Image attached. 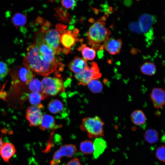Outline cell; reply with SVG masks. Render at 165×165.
Instances as JSON below:
<instances>
[{
	"label": "cell",
	"mask_w": 165,
	"mask_h": 165,
	"mask_svg": "<svg viewBox=\"0 0 165 165\" xmlns=\"http://www.w3.org/2000/svg\"><path fill=\"white\" fill-rule=\"evenodd\" d=\"M92 10L94 13L96 14H97L99 13V10L95 8H92Z\"/></svg>",
	"instance_id": "obj_36"
},
{
	"label": "cell",
	"mask_w": 165,
	"mask_h": 165,
	"mask_svg": "<svg viewBox=\"0 0 165 165\" xmlns=\"http://www.w3.org/2000/svg\"><path fill=\"white\" fill-rule=\"evenodd\" d=\"M145 140L150 144H153L156 142L159 139V134L156 130L153 129H148L145 131L144 135Z\"/></svg>",
	"instance_id": "obj_21"
},
{
	"label": "cell",
	"mask_w": 165,
	"mask_h": 165,
	"mask_svg": "<svg viewBox=\"0 0 165 165\" xmlns=\"http://www.w3.org/2000/svg\"><path fill=\"white\" fill-rule=\"evenodd\" d=\"M80 50H82V54L83 57L87 60H92L94 59L96 55V52L93 48H90L86 46L83 44L79 48Z\"/></svg>",
	"instance_id": "obj_23"
},
{
	"label": "cell",
	"mask_w": 165,
	"mask_h": 165,
	"mask_svg": "<svg viewBox=\"0 0 165 165\" xmlns=\"http://www.w3.org/2000/svg\"><path fill=\"white\" fill-rule=\"evenodd\" d=\"M122 44L120 39L109 38L104 42L103 46L109 53L114 55L120 52Z\"/></svg>",
	"instance_id": "obj_13"
},
{
	"label": "cell",
	"mask_w": 165,
	"mask_h": 165,
	"mask_svg": "<svg viewBox=\"0 0 165 165\" xmlns=\"http://www.w3.org/2000/svg\"><path fill=\"white\" fill-rule=\"evenodd\" d=\"M28 84L29 89L32 92L39 93L42 92L41 82L38 79L33 78Z\"/></svg>",
	"instance_id": "obj_26"
},
{
	"label": "cell",
	"mask_w": 165,
	"mask_h": 165,
	"mask_svg": "<svg viewBox=\"0 0 165 165\" xmlns=\"http://www.w3.org/2000/svg\"><path fill=\"white\" fill-rule=\"evenodd\" d=\"M140 70L143 74L148 75L155 74L156 72L155 65L153 63L149 62L144 63L141 66Z\"/></svg>",
	"instance_id": "obj_24"
},
{
	"label": "cell",
	"mask_w": 165,
	"mask_h": 165,
	"mask_svg": "<svg viewBox=\"0 0 165 165\" xmlns=\"http://www.w3.org/2000/svg\"><path fill=\"white\" fill-rule=\"evenodd\" d=\"M106 20V18L104 16H103L101 18L102 20L104 21V20Z\"/></svg>",
	"instance_id": "obj_40"
},
{
	"label": "cell",
	"mask_w": 165,
	"mask_h": 165,
	"mask_svg": "<svg viewBox=\"0 0 165 165\" xmlns=\"http://www.w3.org/2000/svg\"><path fill=\"white\" fill-rule=\"evenodd\" d=\"M88 67L87 61L78 57H75L68 65L69 69L75 74L81 72Z\"/></svg>",
	"instance_id": "obj_16"
},
{
	"label": "cell",
	"mask_w": 165,
	"mask_h": 165,
	"mask_svg": "<svg viewBox=\"0 0 165 165\" xmlns=\"http://www.w3.org/2000/svg\"><path fill=\"white\" fill-rule=\"evenodd\" d=\"M165 147L163 145L157 149L155 153L158 160L163 163L165 162Z\"/></svg>",
	"instance_id": "obj_30"
},
{
	"label": "cell",
	"mask_w": 165,
	"mask_h": 165,
	"mask_svg": "<svg viewBox=\"0 0 165 165\" xmlns=\"http://www.w3.org/2000/svg\"><path fill=\"white\" fill-rule=\"evenodd\" d=\"M94 18H90L89 20V21L90 23H93L94 22Z\"/></svg>",
	"instance_id": "obj_39"
},
{
	"label": "cell",
	"mask_w": 165,
	"mask_h": 165,
	"mask_svg": "<svg viewBox=\"0 0 165 165\" xmlns=\"http://www.w3.org/2000/svg\"><path fill=\"white\" fill-rule=\"evenodd\" d=\"M41 82L42 93L47 96L56 95L64 90L63 82L58 78L45 77Z\"/></svg>",
	"instance_id": "obj_5"
},
{
	"label": "cell",
	"mask_w": 165,
	"mask_h": 165,
	"mask_svg": "<svg viewBox=\"0 0 165 165\" xmlns=\"http://www.w3.org/2000/svg\"><path fill=\"white\" fill-rule=\"evenodd\" d=\"M131 119L135 125L143 129L145 127L147 119L145 113L142 110H137L134 111L131 114Z\"/></svg>",
	"instance_id": "obj_17"
},
{
	"label": "cell",
	"mask_w": 165,
	"mask_h": 165,
	"mask_svg": "<svg viewBox=\"0 0 165 165\" xmlns=\"http://www.w3.org/2000/svg\"><path fill=\"white\" fill-rule=\"evenodd\" d=\"M93 144L94 147V157L96 159L104 152L107 146V143L104 139L98 137L95 139Z\"/></svg>",
	"instance_id": "obj_19"
},
{
	"label": "cell",
	"mask_w": 165,
	"mask_h": 165,
	"mask_svg": "<svg viewBox=\"0 0 165 165\" xmlns=\"http://www.w3.org/2000/svg\"><path fill=\"white\" fill-rule=\"evenodd\" d=\"M39 128L45 130L47 129L55 130L62 127V125L57 124L54 117L50 115L44 114L42 115Z\"/></svg>",
	"instance_id": "obj_14"
},
{
	"label": "cell",
	"mask_w": 165,
	"mask_h": 165,
	"mask_svg": "<svg viewBox=\"0 0 165 165\" xmlns=\"http://www.w3.org/2000/svg\"><path fill=\"white\" fill-rule=\"evenodd\" d=\"M36 21L38 23L42 24L43 22V19L40 17H38L36 19Z\"/></svg>",
	"instance_id": "obj_35"
},
{
	"label": "cell",
	"mask_w": 165,
	"mask_h": 165,
	"mask_svg": "<svg viewBox=\"0 0 165 165\" xmlns=\"http://www.w3.org/2000/svg\"><path fill=\"white\" fill-rule=\"evenodd\" d=\"M109 13H111L112 12H113V8L112 6H109L108 8L107 11Z\"/></svg>",
	"instance_id": "obj_37"
},
{
	"label": "cell",
	"mask_w": 165,
	"mask_h": 165,
	"mask_svg": "<svg viewBox=\"0 0 165 165\" xmlns=\"http://www.w3.org/2000/svg\"><path fill=\"white\" fill-rule=\"evenodd\" d=\"M105 22L99 20L90 27L87 36L89 44L93 47L104 42L109 38L111 32L105 27Z\"/></svg>",
	"instance_id": "obj_2"
},
{
	"label": "cell",
	"mask_w": 165,
	"mask_h": 165,
	"mask_svg": "<svg viewBox=\"0 0 165 165\" xmlns=\"http://www.w3.org/2000/svg\"><path fill=\"white\" fill-rule=\"evenodd\" d=\"M71 33L70 30H64L60 38L61 43L65 48L69 50L74 45L75 41V36Z\"/></svg>",
	"instance_id": "obj_18"
},
{
	"label": "cell",
	"mask_w": 165,
	"mask_h": 165,
	"mask_svg": "<svg viewBox=\"0 0 165 165\" xmlns=\"http://www.w3.org/2000/svg\"><path fill=\"white\" fill-rule=\"evenodd\" d=\"M65 165H81L79 160L77 158H74L68 162Z\"/></svg>",
	"instance_id": "obj_33"
},
{
	"label": "cell",
	"mask_w": 165,
	"mask_h": 165,
	"mask_svg": "<svg viewBox=\"0 0 165 165\" xmlns=\"http://www.w3.org/2000/svg\"><path fill=\"white\" fill-rule=\"evenodd\" d=\"M132 1L131 0H125L124 3L127 6H130L131 4Z\"/></svg>",
	"instance_id": "obj_34"
},
{
	"label": "cell",
	"mask_w": 165,
	"mask_h": 165,
	"mask_svg": "<svg viewBox=\"0 0 165 165\" xmlns=\"http://www.w3.org/2000/svg\"><path fill=\"white\" fill-rule=\"evenodd\" d=\"M75 146L72 144L65 145L61 146L54 153L50 165H58L62 157H72L76 151Z\"/></svg>",
	"instance_id": "obj_9"
},
{
	"label": "cell",
	"mask_w": 165,
	"mask_h": 165,
	"mask_svg": "<svg viewBox=\"0 0 165 165\" xmlns=\"http://www.w3.org/2000/svg\"><path fill=\"white\" fill-rule=\"evenodd\" d=\"M16 149L14 145L9 142H4L0 148V155L3 160L9 163V160L15 153Z\"/></svg>",
	"instance_id": "obj_15"
},
{
	"label": "cell",
	"mask_w": 165,
	"mask_h": 165,
	"mask_svg": "<svg viewBox=\"0 0 165 165\" xmlns=\"http://www.w3.org/2000/svg\"><path fill=\"white\" fill-rule=\"evenodd\" d=\"M156 21L155 16L148 14H143L139 18L138 24L141 31L148 41L153 38V26Z\"/></svg>",
	"instance_id": "obj_7"
},
{
	"label": "cell",
	"mask_w": 165,
	"mask_h": 165,
	"mask_svg": "<svg viewBox=\"0 0 165 165\" xmlns=\"http://www.w3.org/2000/svg\"><path fill=\"white\" fill-rule=\"evenodd\" d=\"M13 83L16 84H28L33 78L32 72L25 67L17 66L9 72Z\"/></svg>",
	"instance_id": "obj_6"
},
{
	"label": "cell",
	"mask_w": 165,
	"mask_h": 165,
	"mask_svg": "<svg viewBox=\"0 0 165 165\" xmlns=\"http://www.w3.org/2000/svg\"><path fill=\"white\" fill-rule=\"evenodd\" d=\"M101 76L98 65L95 62L92 63L90 67H88L75 75V78L79 82L78 84L83 86L88 85L93 79H99Z\"/></svg>",
	"instance_id": "obj_4"
},
{
	"label": "cell",
	"mask_w": 165,
	"mask_h": 165,
	"mask_svg": "<svg viewBox=\"0 0 165 165\" xmlns=\"http://www.w3.org/2000/svg\"><path fill=\"white\" fill-rule=\"evenodd\" d=\"M48 108L51 113L57 115L58 118H64L68 114L66 105L59 99L51 100L48 105Z\"/></svg>",
	"instance_id": "obj_11"
},
{
	"label": "cell",
	"mask_w": 165,
	"mask_h": 165,
	"mask_svg": "<svg viewBox=\"0 0 165 165\" xmlns=\"http://www.w3.org/2000/svg\"><path fill=\"white\" fill-rule=\"evenodd\" d=\"M104 123L97 116L86 117L82 119L80 128L86 131L90 138H96L104 135Z\"/></svg>",
	"instance_id": "obj_3"
},
{
	"label": "cell",
	"mask_w": 165,
	"mask_h": 165,
	"mask_svg": "<svg viewBox=\"0 0 165 165\" xmlns=\"http://www.w3.org/2000/svg\"><path fill=\"white\" fill-rule=\"evenodd\" d=\"M62 6L65 8L69 9L73 6H77L76 1L75 0H61Z\"/></svg>",
	"instance_id": "obj_31"
},
{
	"label": "cell",
	"mask_w": 165,
	"mask_h": 165,
	"mask_svg": "<svg viewBox=\"0 0 165 165\" xmlns=\"http://www.w3.org/2000/svg\"><path fill=\"white\" fill-rule=\"evenodd\" d=\"M3 143L2 139L0 137V148L2 145Z\"/></svg>",
	"instance_id": "obj_38"
},
{
	"label": "cell",
	"mask_w": 165,
	"mask_h": 165,
	"mask_svg": "<svg viewBox=\"0 0 165 165\" xmlns=\"http://www.w3.org/2000/svg\"><path fill=\"white\" fill-rule=\"evenodd\" d=\"M54 50L46 43L44 34L36 35L35 43L29 46L23 59L25 67L38 75L46 76L55 71L57 63Z\"/></svg>",
	"instance_id": "obj_1"
},
{
	"label": "cell",
	"mask_w": 165,
	"mask_h": 165,
	"mask_svg": "<svg viewBox=\"0 0 165 165\" xmlns=\"http://www.w3.org/2000/svg\"><path fill=\"white\" fill-rule=\"evenodd\" d=\"M129 27L132 31H138V32H141L138 24L135 22L131 23L129 25Z\"/></svg>",
	"instance_id": "obj_32"
},
{
	"label": "cell",
	"mask_w": 165,
	"mask_h": 165,
	"mask_svg": "<svg viewBox=\"0 0 165 165\" xmlns=\"http://www.w3.org/2000/svg\"><path fill=\"white\" fill-rule=\"evenodd\" d=\"M47 96L42 92L41 93L31 92L28 95V99L30 103L33 105H42L40 103L42 100L45 99Z\"/></svg>",
	"instance_id": "obj_20"
},
{
	"label": "cell",
	"mask_w": 165,
	"mask_h": 165,
	"mask_svg": "<svg viewBox=\"0 0 165 165\" xmlns=\"http://www.w3.org/2000/svg\"><path fill=\"white\" fill-rule=\"evenodd\" d=\"M80 150L85 154H90L94 152L93 143L90 140H85L82 142L80 145Z\"/></svg>",
	"instance_id": "obj_25"
},
{
	"label": "cell",
	"mask_w": 165,
	"mask_h": 165,
	"mask_svg": "<svg viewBox=\"0 0 165 165\" xmlns=\"http://www.w3.org/2000/svg\"><path fill=\"white\" fill-rule=\"evenodd\" d=\"M42 108L43 105H32L27 108L26 117L30 126H36L40 124L42 116L41 109Z\"/></svg>",
	"instance_id": "obj_8"
},
{
	"label": "cell",
	"mask_w": 165,
	"mask_h": 165,
	"mask_svg": "<svg viewBox=\"0 0 165 165\" xmlns=\"http://www.w3.org/2000/svg\"><path fill=\"white\" fill-rule=\"evenodd\" d=\"M7 64L5 62L0 61V80H3L9 72Z\"/></svg>",
	"instance_id": "obj_29"
},
{
	"label": "cell",
	"mask_w": 165,
	"mask_h": 165,
	"mask_svg": "<svg viewBox=\"0 0 165 165\" xmlns=\"http://www.w3.org/2000/svg\"><path fill=\"white\" fill-rule=\"evenodd\" d=\"M55 10L58 16L60 19L64 21H66L68 20L69 15L66 9L60 7L56 8Z\"/></svg>",
	"instance_id": "obj_28"
},
{
	"label": "cell",
	"mask_w": 165,
	"mask_h": 165,
	"mask_svg": "<svg viewBox=\"0 0 165 165\" xmlns=\"http://www.w3.org/2000/svg\"><path fill=\"white\" fill-rule=\"evenodd\" d=\"M90 90L93 93H99L103 89V85L101 82L97 79L92 80L88 84Z\"/></svg>",
	"instance_id": "obj_27"
},
{
	"label": "cell",
	"mask_w": 165,
	"mask_h": 165,
	"mask_svg": "<svg viewBox=\"0 0 165 165\" xmlns=\"http://www.w3.org/2000/svg\"><path fill=\"white\" fill-rule=\"evenodd\" d=\"M44 39L46 44L54 51L59 48L61 35L62 33L56 28L46 30L44 32Z\"/></svg>",
	"instance_id": "obj_10"
},
{
	"label": "cell",
	"mask_w": 165,
	"mask_h": 165,
	"mask_svg": "<svg viewBox=\"0 0 165 165\" xmlns=\"http://www.w3.org/2000/svg\"><path fill=\"white\" fill-rule=\"evenodd\" d=\"M11 21L14 25L17 28L25 25L27 18L24 14L18 13L14 15L12 18Z\"/></svg>",
	"instance_id": "obj_22"
},
{
	"label": "cell",
	"mask_w": 165,
	"mask_h": 165,
	"mask_svg": "<svg viewBox=\"0 0 165 165\" xmlns=\"http://www.w3.org/2000/svg\"><path fill=\"white\" fill-rule=\"evenodd\" d=\"M165 91L161 88H153L150 94V97L154 107L159 109L165 104Z\"/></svg>",
	"instance_id": "obj_12"
}]
</instances>
